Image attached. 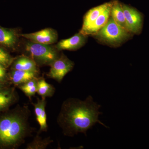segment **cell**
Wrapping results in <instances>:
<instances>
[{
	"mask_svg": "<svg viewBox=\"0 0 149 149\" xmlns=\"http://www.w3.org/2000/svg\"><path fill=\"white\" fill-rule=\"evenodd\" d=\"M17 41L16 30L0 26V45L6 49L13 50L15 49Z\"/></svg>",
	"mask_w": 149,
	"mask_h": 149,
	"instance_id": "cell-11",
	"label": "cell"
},
{
	"mask_svg": "<svg viewBox=\"0 0 149 149\" xmlns=\"http://www.w3.org/2000/svg\"><path fill=\"white\" fill-rule=\"evenodd\" d=\"M87 40V36L79 32L70 38L61 40L56 45V48L58 51L76 50L84 46Z\"/></svg>",
	"mask_w": 149,
	"mask_h": 149,
	"instance_id": "cell-9",
	"label": "cell"
},
{
	"mask_svg": "<svg viewBox=\"0 0 149 149\" xmlns=\"http://www.w3.org/2000/svg\"><path fill=\"white\" fill-rule=\"evenodd\" d=\"M34 107V110L36 119L40 125V130L37 133L40 134L47 130L48 125L47 123V115L46 112V106L47 101L46 98L37 99V102L32 103Z\"/></svg>",
	"mask_w": 149,
	"mask_h": 149,
	"instance_id": "cell-10",
	"label": "cell"
},
{
	"mask_svg": "<svg viewBox=\"0 0 149 149\" xmlns=\"http://www.w3.org/2000/svg\"><path fill=\"white\" fill-rule=\"evenodd\" d=\"M132 33L117 24L110 16L106 24L95 35L102 43L112 47L120 46L132 37Z\"/></svg>",
	"mask_w": 149,
	"mask_h": 149,
	"instance_id": "cell-3",
	"label": "cell"
},
{
	"mask_svg": "<svg viewBox=\"0 0 149 149\" xmlns=\"http://www.w3.org/2000/svg\"><path fill=\"white\" fill-rule=\"evenodd\" d=\"M37 72L33 71L11 69L8 73L9 80L15 87L22 85L37 77Z\"/></svg>",
	"mask_w": 149,
	"mask_h": 149,
	"instance_id": "cell-12",
	"label": "cell"
},
{
	"mask_svg": "<svg viewBox=\"0 0 149 149\" xmlns=\"http://www.w3.org/2000/svg\"><path fill=\"white\" fill-rule=\"evenodd\" d=\"M15 58L10 55L5 48L0 45V65L8 68L11 66Z\"/></svg>",
	"mask_w": 149,
	"mask_h": 149,
	"instance_id": "cell-19",
	"label": "cell"
},
{
	"mask_svg": "<svg viewBox=\"0 0 149 149\" xmlns=\"http://www.w3.org/2000/svg\"><path fill=\"white\" fill-rule=\"evenodd\" d=\"M11 69L38 72L37 64L35 61L24 56L15 58L11 65Z\"/></svg>",
	"mask_w": 149,
	"mask_h": 149,
	"instance_id": "cell-15",
	"label": "cell"
},
{
	"mask_svg": "<svg viewBox=\"0 0 149 149\" xmlns=\"http://www.w3.org/2000/svg\"><path fill=\"white\" fill-rule=\"evenodd\" d=\"M53 142L50 137L43 139L37 133L32 142L29 143L26 147V149H45L49 145Z\"/></svg>",
	"mask_w": 149,
	"mask_h": 149,
	"instance_id": "cell-18",
	"label": "cell"
},
{
	"mask_svg": "<svg viewBox=\"0 0 149 149\" xmlns=\"http://www.w3.org/2000/svg\"><path fill=\"white\" fill-rule=\"evenodd\" d=\"M21 36L33 42L46 45L54 44L58 39L56 31L52 28H46L34 33L21 34Z\"/></svg>",
	"mask_w": 149,
	"mask_h": 149,
	"instance_id": "cell-7",
	"label": "cell"
},
{
	"mask_svg": "<svg viewBox=\"0 0 149 149\" xmlns=\"http://www.w3.org/2000/svg\"><path fill=\"white\" fill-rule=\"evenodd\" d=\"M28 105L17 104L0 114V149H16L32 136L35 128L29 123Z\"/></svg>",
	"mask_w": 149,
	"mask_h": 149,
	"instance_id": "cell-2",
	"label": "cell"
},
{
	"mask_svg": "<svg viewBox=\"0 0 149 149\" xmlns=\"http://www.w3.org/2000/svg\"><path fill=\"white\" fill-rule=\"evenodd\" d=\"M101 106L89 96L84 101L68 98L63 102L57 118V123L65 136L73 137L79 133L86 135L87 130L98 123L107 128L99 120Z\"/></svg>",
	"mask_w": 149,
	"mask_h": 149,
	"instance_id": "cell-1",
	"label": "cell"
},
{
	"mask_svg": "<svg viewBox=\"0 0 149 149\" xmlns=\"http://www.w3.org/2000/svg\"><path fill=\"white\" fill-rule=\"evenodd\" d=\"M7 69L4 66L0 65V82L6 84H11L9 80L8 73Z\"/></svg>",
	"mask_w": 149,
	"mask_h": 149,
	"instance_id": "cell-21",
	"label": "cell"
},
{
	"mask_svg": "<svg viewBox=\"0 0 149 149\" xmlns=\"http://www.w3.org/2000/svg\"><path fill=\"white\" fill-rule=\"evenodd\" d=\"M19 97L15 86L7 85L0 88V113L10 109L18 101Z\"/></svg>",
	"mask_w": 149,
	"mask_h": 149,
	"instance_id": "cell-8",
	"label": "cell"
},
{
	"mask_svg": "<svg viewBox=\"0 0 149 149\" xmlns=\"http://www.w3.org/2000/svg\"><path fill=\"white\" fill-rule=\"evenodd\" d=\"M125 15L126 29L133 34L139 35L142 31L143 17L140 12L136 8L122 3Z\"/></svg>",
	"mask_w": 149,
	"mask_h": 149,
	"instance_id": "cell-6",
	"label": "cell"
},
{
	"mask_svg": "<svg viewBox=\"0 0 149 149\" xmlns=\"http://www.w3.org/2000/svg\"><path fill=\"white\" fill-rule=\"evenodd\" d=\"M17 87L20 89L30 100L31 97L35 95L36 93H37V85L30 87H24L22 85H19Z\"/></svg>",
	"mask_w": 149,
	"mask_h": 149,
	"instance_id": "cell-20",
	"label": "cell"
},
{
	"mask_svg": "<svg viewBox=\"0 0 149 149\" xmlns=\"http://www.w3.org/2000/svg\"><path fill=\"white\" fill-rule=\"evenodd\" d=\"M55 88L53 85L46 82L44 77L38 78L37 93L42 97H50L54 95Z\"/></svg>",
	"mask_w": 149,
	"mask_h": 149,
	"instance_id": "cell-17",
	"label": "cell"
},
{
	"mask_svg": "<svg viewBox=\"0 0 149 149\" xmlns=\"http://www.w3.org/2000/svg\"><path fill=\"white\" fill-rule=\"evenodd\" d=\"M49 65L51 68L49 72L47 74L48 77L61 83L64 76L72 70L74 63L66 56L62 54Z\"/></svg>",
	"mask_w": 149,
	"mask_h": 149,
	"instance_id": "cell-5",
	"label": "cell"
},
{
	"mask_svg": "<svg viewBox=\"0 0 149 149\" xmlns=\"http://www.w3.org/2000/svg\"><path fill=\"white\" fill-rule=\"evenodd\" d=\"M10 85H11V84H6V83H2V82H0V88L5 87V86Z\"/></svg>",
	"mask_w": 149,
	"mask_h": 149,
	"instance_id": "cell-22",
	"label": "cell"
},
{
	"mask_svg": "<svg viewBox=\"0 0 149 149\" xmlns=\"http://www.w3.org/2000/svg\"><path fill=\"white\" fill-rule=\"evenodd\" d=\"M25 49L36 63L42 65H49L59 57L56 50L49 45L30 41L26 44Z\"/></svg>",
	"mask_w": 149,
	"mask_h": 149,
	"instance_id": "cell-4",
	"label": "cell"
},
{
	"mask_svg": "<svg viewBox=\"0 0 149 149\" xmlns=\"http://www.w3.org/2000/svg\"><path fill=\"white\" fill-rule=\"evenodd\" d=\"M111 3V1L104 3L102 4L91 8L85 15L83 19V26L80 32H83L91 26L96 19Z\"/></svg>",
	"mask_w": 149,
	"mask_h": 149,
	"instance_id": "cell-14",
	"label": "cell"
},
{
	"mask_svg": "<svg viewBox=\"0 0 149 149\" xmlns=\"http://www.w3.org/2000/svg\"><path fill=\"white\" fill-rule=\"evenodd\" d=\"M112 5L111 3L97 17L94 22L89 26L87 29L82 32H80L83 35L88 36V35H95L99 30L106 24L110 16L111 9Z\"/></svg>",
	"mask_w": 149,
	"mask_h": 149,
	"instance_id": "cell-13",
	"label": "cell"
},
{
	"mask_svg": "<svg viewBox=\"0 0 149 149\" xmlns=\"http://www.w3.org/2000/svg\"><path fill=\"white\" fill-rule=\"evenodd\" d=\"M110 15L117 24L126 29V22L122 3L118 0L112 1Z\"/></svg>",
	"mask_w": 149,
	"mask_h": 149,
	"instance_id": "cell-16",
	"label": "cell"
}]
</instances>
